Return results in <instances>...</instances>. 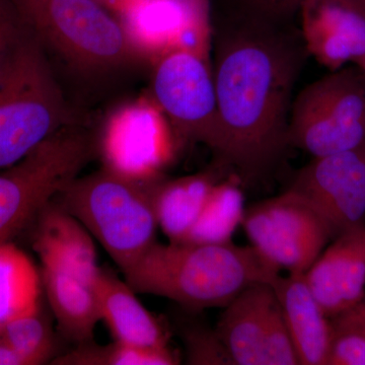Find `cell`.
Returning a JSON list of instances; mask_svg holds the SVG:
<instances>
[{
    "instance_id": "1",
    "label": "cell",
    "mask_w": 365,
    "mask_h": 365,
    "mask_svg": "<svg viewBox=\"0 0 365 365\" xmlns=\"http://www.w3.org/2000/svg\"><path fill=\"white\" fill-rule=\"evenodd\" d=\"M220 138L213 153L245 181L288 145L292 93L309 56L299 26L212 16Z\"/></svg>"
},
{
    "instance_id": "2",
    "label": "cell",
    "mask_w": 365,
    "mask_h": 365,
    "mask_svg": "<svg viewBox=\"0 0 365 365\" xmlns=\"http://www.w3.org/2000/svg\"><path fill=\"white\" fill-rule=\"evenodd\" d=\"M278 271L251 246L155 242L125 270L136 292L174 300L191 309L225 307L247 288L268 283Z\"/></svg>"
},
{
    "instance_id": "3",
    "label": "cell",
    "mask_w": 365,
    "mask_h": 365,
    "mask_svg": "<svg viewBox=\"0 0 365 365\" xmlns=\"http://www.w3.org/2000/svg\"><path fill=\"white\" fill-rule=\"evenodd\" d=\"M157 180L136 181L104 167L76 178L55 199L83 223L124 272L157 242L153 202Z\"/></svg>"
},
{
    "instance_id": "4",
    "label": "cell",
    "mask_w": 365,
    "mask_h": 365,
    "mask_svg": "<svg viewBox=\"0 0 365 365\" xmlns=\"http://www.w3.org/2000/svg\"><path fill=\"white\" fill-rule=\"evenodd\" d=\"M43 48L79 71L104 73L129 66L136 45L98 0H13Z\"/></svg>"
},
{
    "instance_id": "5",
    "label": "cell",
    "mask_w": 365,
    "mask_h": 365,
    "mask_svg": "<svg viewBox=\"0 0 365 365\" xmlns=\"http://www.w3.org/2000/svg\"><path fill=\"white\" fill-rule=\"evenodd\" d=\"M44 51L30 31L0 83V170L73 124Z\"/></svg>"
},
{
    "instance_id": "6",
    "label": "cell",
    "mask_w": 365,
    "mask_h": 365,
    "mask_svg": "<svg viewBox=\"0 0 365 365\" xmlns=\"http://www.w3.org/2000/svg\"><path fill=\"white\" fill-rule=\"evenodd\" d=\"M96 150L88 132L76 124L0 170V244L36 220L47 204L79 177Z\"/></svg>"
},
{
    "instance_id": "7",
    "label": "cell",
    "mask_w": 365,
    "mask_h": 365,
    "mask_svg": "<svg viewBox=\"0 0 365 365\" xmlns=\"http://www.w3.org/2000/svg\"><path fill=\"white\" fill-rule=\"evenodd\" d=\"M288 145L314 158L365 145V76L342 67L307 86L292 101Z\"/></svg>"
},
{
    "instance_id": "8",
    "label": "cell",
    "mask_w": 365,
    "mask_h": 365,
    "mask_svg": "<svg viewBox=\"0 0 365 365\" xmlns=\"http://www.w3.org/2000/svg\"><path fill=\"white\" fill-rule=\"evenodd\" d=\"M242 225L252 248L278 272L306 273L332 240L323 218L289 189L246 208Z\"/></svg>"
},
{
    "instance_id": "9",
    "label": "cell",
    "mask_w": 365,
    "mask_h": 365,
    "mask_svg": "<svg viewBox=\"0 0 365 365\" xmlns=\"http://www.w3.org/2000/svg\"><path fill=\"white\" fill-rule=\"evenodd\" d=\"M153 102L177 133L215 151L220 138L217 98L207 52L177 48L162 55L153 76Z\"/></svg>"
},
{
    "instance_id": "10",
    "label": "cell",
    "mask_w": 365,
    "mask_h": 365,
    "mask_svg": "<svg viewBox=\"0 0 365 365\" xmlns=\"http://www.w3.org/2000/svg\"><path fill=\"white\" fill-rule=\"evenodd\" d=\"M289 190L311 204L332 240L365 227V145L314 158L299 170Z\"/></svg>"
},
{
    "instance_id": "11",
    "label": "cell",
    "mask_w": 365,
    "mask_h": 365,
    "mask_svg": "<svg viewBox=\"0 0 365 365\" xmlns=\"http://www.w3.org/2000/svg\"><path fill=\"white\" fill-rule=\"evenodd\" d=\"M163 116L155 103L132 106L112 118L100 144L104 167L136 181L158 179L174 150Z\"/></svg>"
},
{
    "instance_id": "12",
    "label": "cell",
    "mask_w": 365,
    "mask_h": 365,
    "mask_svg": "<svg viewBox=\"0 0 365 365\" xmlns=\"http://www.w3.org/2000/svg\"><path fill=\"white\" fill-rule=\"evenodd\" d=\"M299 30L309 56L331 71L365 63V4L362 0H307Z\"/></svg>"
},
{
    "instance_id": "13",
    "label": "cell",
    "mask_w": 365,
    "mask_h": 365,
    "mask_svg": "<svg viewBox=\"0 0 365 365\" xmlns=\"http://www.w3.org/2000/svg\"><path fill=\"white\" fill-rule=\"evenodd\" d=\"M304 277L327 317L344 313L365 295V227L333 240Z\"/></svg>"
},
{
    "instance_id": "14",
    "label": "cell",
    "mask_w": 365,
    "mask_h": 365,
    "mask_svg": "<svg viewBox=\"0 0 365 365\" xmlns=\"http://www.w3.org/2000/svg\"><path fill=\"white\" fill-rule=\"evenodd\" d=\"M36 220L33 247L43 269L68 274L93 287L100 267L93 235L83 223L54 200Z\"/></svg>"
},
{
    "instance_id": "15",
    "label": "cell",
    "mask_w": 365,
    "mask_h": 365,
    "mask_svg": "<svg viewBox=\"0 0 365 365\" xmlns=\"http://www.w3.org/2000/svg\"><path fill=\"white\" fill-rule=\"evenodd\" d=\"M292 336L299 364L326 365L332 325L314 299L304 274L279 273L270 282Z\"/></svg>"
},
{
    "instance_id": "16",
    "label": "cell",
    "mask_w": 365,
    "mask_h": 365,
    "mask_svg": "<svg viewBox=\"0 0 365 365\" xmlns=\"http://www.w3.org/2000/svg\"><path fill=\"white\" fill-rule=\"evenodd\" d=\"M93 289L101 321L105 322L116 342L138 347H169L162 324L137 299L126 281L100 268Z\"/></svg>"
},
{
    "instance_id": "17",
    "label": "cell",
    "mask_w": 365,
    "mask_h": 365,
    "mask_svg": "<svg viewBox=\"0 0 365 365\" xmlns=\"http://www.w3.org/2000/svg\"><path fill=\"white\" fill-rule=\"evenodd\" d=\"M275 302L268 283L252 285L225 307L215 331L237 365H262V343Z\"/></svg>"
},
{
    "instance_id": "18",
    "label": "cell",
    "mask_w": 365,
    "mask_h": 365,
    "mask_svg": "<svg viewBox=\"0 0 365 365\" xmlns=\"http://www.w3.org/2000/svg\"><path fill=\"white\" fill-rule=\"evenodd\" d=\"M216 182L210 173L153 182V202L158 227L170 242H185Z\"/></svg>"
},
{
    "instance_id": "19",
    "label": "cell",
    "mask_w": 365,
    "mask_h": 365,
    "mask_svg": "<svg viewBox=\"0 0 365 365\" xmlns=\"http://www.w3.org/2000/svg\"><path fill=\"white\" fill-rule=\"evenodd\" d=\"M43 285L62 332L78 345L91 342L101 321L93 287L57 271L43 269Z\"/></svg>"
},
{
    "instance_id": "20",
    "label": "cell",
    "mask_w": 365,
    "mask_h": 365,
    "mask_svg": "<svg viewBox=\"0 0 365 365\" xmlns=\"http://www.w3.org/2000/svg\"><path fill=\"white\" fill-rule=\"evenodd\" d=\"M42 283L25 252L11 242L0 244V329L14 319L40 312Z\"/></svg>"
},
{
    "instance_id": "21",
    "label": "cell",
    "mask_w": 365,
    "mask_h": 365,
    "mask_svg": "<svg viewBox=\"0 0 365 365\" xmlns=\"http://www.w3.org/2000/svg\"><path fill=\"white\" fill-rule=\"evenodd\" d=\"M245 197L235 181L216 182L198 220L184 242L227 244L244 220ZM180 244V242H179Z\"/></svg>"
},
{
    "instance_id": "22",
    "label": "cell",
    "mask_w": 365,
    "mask_h": 365,
    "mask_svg": "<svg viewBox=\"0 0 365 365\" xmlns=\"http://www.w3.org/2000/svg\"><path fill=\"white\" fill-rule=\"evenodd\" d=\"M57 364L97 365H174L176 356L170 348H146L116 342L107 346L81 344L76 351L60 357Z\"/></svg>"
},
{
    "instance_id": "23",
    "label": "cell",
    "mask_w": 365,
    "mask_h": 365,
    "mask_svg": "<svg viewBox=\"0 0 365 365\" xmlns=\"http://www.w3.org/2000/svg\"><path fill=\"white\" fill-rule=\"evenodd\" d=\"M0 339L20 355L24 364L47 361L54 350V339L40 312L9 322L0 329Z\"/></svg>"
},
{
    "instance_id": "24",
    "label": "cell",
    "mask_w": 365,
    "mask_h": 365,
    "mask_svg": "<svg viewBox=\"0 0 365 365\" xmlns=\"http://www.w3.org/2000/svg\"><path fill=\"white\" fill-rule=\"evenodd\" d=\"M307 0H210L211 14L275 24H295Z\"/></svg>"
},
{
    "instance_id": "25",
    "label": "cell",
    "mask_w": 365,
    "mask_h": 365,
    "mask_svg": "<svg viewBox=\"0 0 365 365\" xmlns=\"http://www.w3.org/2000/svg\"><path fill=\"white\" fill-rule=\"evenodd\" d=\"M297 364H299V360L294 341L288 331L279 304L275 299L269 312L264 331L262 365Z\"/></svg>"
},
{
    "instance_id": "26",
    "label": "cell",
    "mask_w": 365,
    "mask_h": 365,
    "mask_svg": "<svg viewBox=\"0 0 365 365\" xmlns=\"http://www.w3.org/2000/svg\"><path fill=\"white\" fill-rule=\"evenodd\" d=\"M30 29L13 0H0V83L6 78Z\"/></svg>"
},
{
    "instance_id": "27",
    "label": "cell",
    "mask_w": 365,
    "mask_h": 365,
    "mask_svg": "<svg viewBox=\"0 0 365 365\" xmlns=\"http://www.w3.org/2000/svg\"><path fill=\"white\" fill-rule=\"evenodd\" d=\"M185 344L189 364L234 365L215 330L191 329L185 334Z\"/></svg>"
},
{
    "instance_id": "28",
    "label": "cell",
    "mask_w": 365,
    "mask_h": 365,
    "mask_svg": "<svg viewBox=\"0 0 365 365\" xmlns=\"http://www.w3.org/2000/svg\"><path fill=\"white\" fill-rule=\"evenodd\" d=\"M326 365H365V332L332 325Z\"/></svg>"
},
{
    "instance_id": "29",
    "label": "cell",
    "mask_w": 365,
    "mask_h": 365,
    "mask_svg": "<svg viewBox=\"0 0 365 365\" xmlns=\"http://www.w3.org/2000/svg\"><path fill=\"white\" fill-rule=\"evenodd\" d=\"M331 324L333 326L356 329L365 332V295L356 306L331 319Z\"/></svg>"
},
{
    "instance_id": "30",
    "label": "cell",
    "mask_w": 365,
    "mask_h": 365,
    "mask_svg": "<svg viewBox=\"0 0 365 365\" xmlns=\"http://www.w3.org/2000/svg\"><path fill=\"white\" fill-rule=\"evenodd\" d=\"M110 13L125 16L151 0H98Z\"/></svg>"
},
{
    "instance_id": "31",
    "label": "cell",
    "mask_w": 365,
    "mask_h": 365,
    "mask_svg": "<svg viewBox=\"0 0 365 365\" xmlns=\"http://www.w3.org/2000/svg\"><path fill=\"white\" fill-rule=\"evenodd\" d=\"M0 365H25L20 355L0 339Z\"/></svg>"
},
{
    "instance_id": "32",
    "label": "cell",
    "mask_w": 365,
    "mask_h": 365,
    "mask_svg": "<svg viewBox=\"0 0 365 365\" xmlns=\"http://www.w3.org/2000/svg\"><path fill=\"white\" fill-rule=\"evenodd\" d=\"M359 69H360V71H362V73H364L365 76V63L361 67H359Z\"/></svg>"
},
{
    "instance_id": "33",
    "label": "cell",
    "mask_w": 365,
    "mask_h": 365,
    "mask_svg": "<svg viewBox=\"0 0 365 365\" xmlns=\"http://www.w3.org/2000/svg\"><path fill=\"white\" fill-rule=\"evenodd\" d=\"M362 1H364V4H365V0H362Z\"/></svg>"
}]
</instances>
